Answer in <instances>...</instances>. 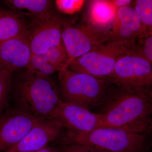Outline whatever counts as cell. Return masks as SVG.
Masks as SVG:
<instances>
[{"label": "cell", "instance_id": "1", "mask_svg": "<svg viewBox=\"0 0 152 152\" xmlns=\"http://www.w3.org/2000/svg\"><path fill=\"white\" fill-rule=\"evenodd\" d=\"M112 85L99 107L103 127L150 136L152 131V90L131 92Z\"/></svg>", "mask_w": 152, "mask_h": 152}, {"label": "cell", "instance_id": "2", "mask_svg": "<svg viewBox=\"0 0 152 152\" xmlns=\"http://www.w3.org/2000/svg\"><path fill=\"white\" fill-rule=\"evenodd\" d=\"M12 108L37 118L50 117L61 100L58 91L49 77L27 70L12 80Z\"/></svg>", "mask_w": 152, "mask_h": 152}, {"label": "cell", "instance_id": "3", "mask_svg": "<svg viewBox=\"0 0 152 152\" xmlns=\"http://www.w3.org/2000/svg\"><path fill=\"white\" fill-rule=\"evenodd\" d=\"M149 137L115 128L101 127L87 133L66 130L53 143L58 146L86 145L110 152H148L151 145Z\"/></svg>", "mask_w": 152, "mask_h": 152}, {"label": "cell", "instance_id": "4", "mask_svg": "<svg viewBox=\"0 0 152 152\" xmlns=\"http://www.w3.org/2000/svg\"><path fill=\"white\" fill-rule=\"evenodd\" d=\"M60 98L89 110L99 107L112 84L107 80L68 69L58 73Z\"/></svg>", "mask_w": 152, "mask_h": 152}, {"label": "cell", "instance_id": "5", "mask_svg": "<svg viewBox=\"0 0 152 152\" xmlns=\"http://www.w3.org/2000/svg\"><path fill=\"white\" fill-rule=\"evenodd\" d=\"M136 40L112 42L74 60L68 69L107 80L117 62L125 55L135 51Z\"/></svg>", "mask_w": 152, "mask_h": 152}, {"label": "cell", "instance_id": "6", "mask_svg": "<svg viewBox=\"0 0 152 152\" xmlns=\"http://www.w3.org/2000/svg\"><path fill=\"white\" fill-rule=\"evenodd\" d=\"M152 66L148 60L135 51L118 61L107 80L129 91L152 90Z\"/></svg>", "mask_w": 152, "mask_h": 152}, {"label": "cell", "instance_id": "7", "mask_svg": "<svg viewBox=\"0 0 152 152\" xmlns=\"http://www.w3.org/2000/svg\"><path fill=\"white\" fill-rule=\"evenodd\" d=\"M64 21L53 11L31 18L28 23L26 37L32 54L48 51L62 43Z\"/></svg>", "mask_w": 152, "mask_h": 152}, {"label": "cell", "instance_id": "8", "mask_svg": "<svg viewBox=\"0 0 152 152\" xmlns=\"http://www.w3.org/2000/svg\"><path fill=\"white\" fill-rule=\"evenodd\" d=\"M61 39L69 66L77 58L109 42L108 35L96 31L86 23L75 24L65 20Z\"/></svg>", "mask_w": 152, "mask_h": 152}, {"label": "cell", "instance_id": "9", "mask_svg": "<svg viewBox=\"0 0 152 152\" xmlns=\"http://www.w3.org/2000/svg\"><path fill=\"white\" fill-rule=\"evenodd\" d=\"M58 120L67 130L87 133L103 127L102 116L71 102L60 101L51 117Z\"/></svg>", "mask_w": 152, "mask_h": 152}, {"label": "cell", "instance_id": "10", "mask_svg": "<svg viewBox=\"0 0 152 152\" xmlns=\"http://www.w3.org/2000/svg\"><path fill=\"white\" fill-rule=\"evenodd\" d=\"M65 131V128L54 118H39L23 138L5 152H32L39 151L56 140Z\"/></svg>", "mask_w": 152, "mask_h": 152}, {"label": "cell", "instance_id": "11", "mask_svg": "<svg viewBox=\"0 0 152 152\" xmlns=\"http://www.w3.org/2000/svg\"><path fill=\"white\" fill-rule=\"evenodd\" d=\"M39 118L9 108L0 117V152H5L17 145Z\"/></svg>", "mask_w": 152, "mask_h": 152}, {"label": "cell", "instance_id": "12", "mask_svg": "<svg viewBox=\"0 0 152 152\" xmlns=\"http://www.w3.org/2000/svg\"><path fill=\"white\" fill-rule=\"evenodd\" d=\"M32 53L26 38H15L0 42V70L26 69Z\"/></svg>", "mask_w": 152, "mask_h": 152}, {"label": "cell", "instance_id": "13", "mask_svg": "<svg viewBox=\"0 0 152 152\" xmlns=\"http://www.w3.org/2000/svg\"><path fill=\"white\" fill-rule=\"evenodd\" d=\"M108 37L109 42L137 40L143 37L141 23L134 7L128 6L118 10Z\"/></svg>", "mask_w": 152, "mask_h": 152}, {"label": "cell", "instance_id": "14", "mask_svg": "<svg viewBox=\"0 0 152 152\" xmlns=\"http://www.w3.org/2000/svg\"><path fill=\"white\" fill-rule=\"evenodd\" d=\"M68 58L63 42L45 53L32 54L27 70L44 77L68 69Z\"/></svg>", "mask_w": 152, "mask_h": 152}, {"label": "cell", "instance_id": "15", "mask_svg": "<svg viewBox=\"0 0 152 152\" xmlns=\"http://www.w3.org/2000/svg\"><path fill=\"white\" fill-rule=\"evenodd\" d=\"M85 23L99 32L108 35L116 16L117 10L109 0L89 1Z\"/></svg>", "mask_w": 152, "mask_h": 152}, {"label": "cell", "instance_id": "16", "mask_svg": "<svg viewBox=\"0 0 152 152\" xmlns=\"http://www.w3.org/2000/svg\"><path fill=\"white\" fill-rule=\"evenodd\" d=\"M21 14L0 7V42L26 38L28 22Z\"/></svg>", "mask_w": 152, "mask_h": 152}, {"label": "cell", "instance_id": "17", "mask_svg": "<svg viewBox=\"0 0 152 152\" xmlns=\"http://www.w3.org/2000/svg\"><path fill=\"white\" fill-rule=\"evenodd\" d=\"M1 2L11 10L31 18L52 11V1L48 0H6Z\"/></svg>", "mask_w": 152, "mask_h": 152}, {"label": "cell", "instance_id": "18", "mask_svg": "<svg viewBox=\"0 0 152 152\" xmlns=\"http://www.w3.org/2000/svg\"><path fill=\"white\" fill-rule=\"evenodd\" d=\"M134 3L141 23L143 37L152 35V0H137Z\"/></svg>", "mask_w": 152, "mask_h": 152}, {"label": "cell", "instance_id": "19", "mask_svg": "<svg viewBox=\"0 0 152 152\" xmlns=\"http://www.w3.org/2000/svg\"><path fill=\"white\" fill-rule=\"evenodd\" d=\"M12 72L0 70V117L7 109L10 97Z\"/></svg>", "mask_w": 152, "mask_h": 152}, {"label": "cell", "instance_id": "20", "mask_svg": "<svg viewBox=\"0 0 152 152\" xmlns=\"http://www.w3.org/2000/svg\"><path fill=\"white\" fill-rule=\"evenodd\" d=\"M84 0H56L55 1L57 9L60 12L67 15H73L80 12L84 5Z\"/></svg>", "mask_w": 152, "mask_h": 152}, {"label": "cell", "instance_id": "21", "mask_svg": "<svg viewBox=\"0 0 152 152\" xmlns=\"http://www.w3.org/2000/svg\"><path fill=\"white\" fill-rule=\"evenodd\" d=\"M135 51L152 64V35L136 40Z\"/></svg>", "mask_w": 152, "mask_h": 152}, {"label": "cell", "instance_id": "22", "mask_svg": "<svg viewBox=\"0 0 152 152\" xmlns=\"http://www.w3.org/2000/svg\"><path fill=\"white\" fill-rule=\"evenodd\" d=\"M58 147L61 152H110L86 145H69Z\"/></svg>", "mask_w": 152, "mask_h": 152}, {"label": "cell", "instance_id": "23", "mask_svg": "<svg viewBox=\"0 0 152 152\" xmlns=\"http://www.w3.org/2000/svg\"><path fill=\"white\" fill-rule=\"evenodd\" d=\"M113 7L116 10L123 7L131 6L134 1L132 0H109Z\"/></svg>", "mask_w": 152, "mask_h": 152}, {"label": "cell", "instance_id": "24", "mask_svg": "<svg viewBox=\"0 0 152 152\" xmlns=\"http://www.w3.org/2000/svg\"><path fill=\"white\" fill-rule=\"evenodd\" d=\"M32 152H61L58 147H56L48 146L42 149Z\"/></svg>", "mask_w": 152, "mask_h": 152}]
</instances>
